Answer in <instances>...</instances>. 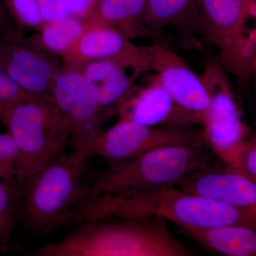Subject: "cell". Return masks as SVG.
I'll return each mask as SVG.
<instances>
[{"label":"cell","mask_w":256,"mask_h":256,"mask_svg":"<svg viewBox=\"0 0 256 256\" xmlns=\"http://www.w3.org/2000/svg\"><path fill=\"white\" fill-rule=\"evenodd\" d=\"M120 217H154L170 220L180 228L242 226L256 230V210L230 206L176 186L84 197L74 204L64 224Z\"/></svg>","instance_id":"cell-1"},{"label":"cell","mask_w":256,"mask_h":256,"mask_svg":"<svg viewBox=\"0 0 256 256\" xmlns=\"http://www.w3.org/2000/svg\"><path fill=\"white\" fill-rule=\"evenodd\" d=\"M100 218L78 224L58 242L46 244L37 256H190L193 252L154 217Z\"/></svg>","instance_id":"cell-2"},{"label":"cell","mask_w":256,"mask_h":256,"mask_svg":"<svg viewBox=\"0 0 256 256\" xmlns=\"http://www.w3.org/2000/svg\"><path fill=\"white\" fill-rule=\"evenodd\" d=\"M220 162L204 137L160 146L130 159L110 162L90 186H84L80 198L176 186L186 176Z\"/></svg>","instance_id":"cell-3"},{"label":"cell","mask_w":256,"mask_h":256,"mask_svg":"<svg viewBox=\"0 0 256 256\" xmlns=\"http://www.w3.org/2000/svg\"><path fill=\"white\" fill-rule=\"evenodd\" d=\"M88 154L74 151L33 174L14 181L16 210L34 232L50 233L63 226L64 218L79 198Z\"/></svg>","instance_id":"cell-4"},{"label":"cell","mask_w":256,"mask_h":256,"mask_svg":"<svg viewBox=\"0 0 256 256\" xmlns=\"http://www.w3.org/2000/svg\"><path fill=\"white\" fill-rule=\"evenodd\" d=\"M18 148L15 178L36 172L63 156L70 127L54 102L30 98L11 111L4 122Z\"/></svg>","instance_id":"cell-5"},{"label":"cell","mask_w":256,"mask_h":256,"mask_svg":"<svg viewBox=\"0 0 256 256\" xmlns=\"http://www.w3.org/2000/svg\"><path fill=\"white\" fill-rule=\"evenodd\" d=\"M200 32L218 48V62L240 90L252 82L256 60V26L242 0H200Z\"/></svg>","instance_id":"cell-6"},{"label":"cell","mask_w":256,"mask_h":256,"mask_svg":"<svg viewBox=\"0 0 256 256\" xmlns=\"http://www.w3.org/2000/svg\"><path fill=\"white\" fill-rule=\"evenodd\" d=\"M200 76L210 97L202 132L207 144L224 163L252 131L242 116L228 72L218 60H207Z\"/></svg>","instance_id":"cell-7"},{"label":"cell","mask_w":256,"mask_h":256,"mask_svg":"<svg viewBox=\"0 0 256 256\" xmlns=\"http://www.w3.org/2000/svg\"><path fill=\"white\" fill-rule=\"evenodd\" d=\"M54 100L70 124L74 151L90 156L106 119L92 82L82 72L62 67L54 88Z\"/></svg>","instance_id":"cell-8"},{"label":"cell","mask_w":256,"mask_h":256,"mask_svg":"<svg viewBox=\"0 0 256 256\" xmlns=\"http://www.w3.org/2000/svg\"><path fill=\"white\" fill-rule=\"evenodd\" d=\"M204 138L202 130L191 127H150L128 120L101 130L92 143L90 154L110 162L134 158L160 146L190 142Z\"/></svg>","instance_id":"cell-9"},{"label":"cell","mask_w":256,"mask_h":256,"mask_svg":"<svg viewBox=\"0 0 256 256\" xmlns=\"http://www.w3.org/2000/svg\"><path fill=\"white\" fill-rule=\"evenodd\" d=\"M0 69L28 96L54 102V88L62 70L54 54L33 42L0 36Z\"/></svg>","instance_id":"cell-10"},{"label":"cell","mask_w":256,"mask_h":256,"mask_svg":"<svg viewBox=\"0 0 256 256\" xmlns=\"http://www.w3.org/2000/svg\"><path fill=\"white\" fill-rule=\"evenodd\" d=\"M60 56L63 68L73 70L96 60H112L140 74L152 70L149 46H138L124 34L108 28H84Z\"/></svg>","instance_id":"cell-11"},{"label":"cell","mask_w":256,"mask_h":256,"mask_svg":"<svg viewBox=\"0 0 256 256\" xmlns=\"http://www.w3.org/2000/svg\"><path fill=\"white\" fill-rule=\"evenodd\" d=\"M152 70L178 106L202 122L210 106V97L201 78L184 60L160 44L149 46Z\"/></svg>","instance_id":"cell-12"},{"label":"cell","mask_w":256,"mask_h":256,"mask_svg":"<svg viewBox=\"0 0 256 256\" xmlns=\"http://www.w3.org/2000/svg\"><path fill=\"white\" fill-rule=\"evenodd\" d=\"M120 120H132L150 127H192L200 120L175 102L156 74L148 85L130 94L118 108Z\"/></svg>","instance_id":"cell-13"},{"label":"cell","mask_w":256,"mask_h":256,"mask_svg":"<svg viewBox=\"0 0 256 256\" xmlns=\"http://www.w3.org/2000/svg\"><path fill=\"white\" fill-rule=\"evenodd\" d=\"M176 186L230 206L256 210V181L226 164L196 172Z\"/></svg>","instance_id":"cell-14"},{"label":"cell","mask_w":256,"mask_h":256,"mask_svg":"<svg viewBox=\"0 0 256 256\" xmlns=\"http://www.w3.org/2000/svg\"><path fill=\"white\" fill-rule=\"evenodd\" d=\"M95 88L106 118L116 114L118 106L133 89L139 76L134 69L112 60H96L79 68Z\"/></svg>","instance_id":"cell-15"},{"label":"cell","mask_w":256,"mask_h":256,"mask_svg":"<svg viewBox=\"0 0 256 256\" xmlns=\"http://www.w3.org/2000/svg\"><path fill=\"white\" fill-rule=\"evenodd\" d=\"M146 3L148 0H97L82 20L84 28H114L131 40L150 37L144 22Z\"/></svg>","instance_id":"cell-16"},{"label":"cell","mask_w":256,"mask_h":256,"mask_svg":"<svg viewBox=\"0 0 256 256\" xmlns=\"http://www.w3.org/2000/svg\"><path fill=\"white\" fill-rule=\"evenodd\" d=\"M210 252L228 256H256V230L242 226L181 228Z\"/></svg>","instance_id":"cell-17"},{"label":"cell","mask_w":256,"mask_h":256,"mask_svg":"<svg viewBox=\"0 0 256 256\" xmlns=\"http://www.w3.org/2000/svg\"><path fill=\"white\" fill-rule=\"evenodd\" d=\"M144 22L152 37L169 26L200 32V0H148Z\"/></svg>","instance_id":"cell-18"},{"label":"cell","mask_w":256,"mask_h":256,"mask_svg":"<svg viewBox=\"0 0 256 256\" xmlns=\"http://www.w3.org/2000/svg\"><path fill=\"white\" fill-rule=\"evenodd\" d=\"M84 31L82 20L70 16L58 22L45 23L42 28L40 42H31L52 53L62 54L75 43Z\"/></svg>","instance_id":"cell-19"},{"label":"cell","mask_w":256,"mask_h":256,"mask_svg":"<svg viewBox=\"0 0 256 256\" xmlns=\"http://www.w3.org/2000/svg\"><path fill=\"white\" fill-rule=\"evenodd\" d=\"M14 181L0 178V250L3 252L10 248L16 222Z\"/></svg>","instance_id":"cell-20"},{"label":"cell","mask_w":256,"mask_h":256,"mask_svg":"<svg viewBox=\"0 0 256 256\" xmlns=\"http://www.w3.org/2000/svg\"><path fill=\"white\" fill-rule=\"evenodd\" d=\"M3 2L22 32L24 28H42L45 24L38 0H3Z\"/></svg>","instance_id":"cell-21"},{"label":"cell","mask_w":256,"mask_h":256,"mask_svg":"<svg viewBox=\"0 0 256 256\" xmlns=\"http://www.w3.org/2000/svg\"><path fill=\"white\" fill-rule=\"evenodd\" d=\"M224 164L256 181V133H250Z\"/></svg>","instance_id":"cell-22"},{"label":"cell","mask_w":256,"mask_h":256,"mask_svg":"<svg viewBox=\"0 0 256 256\" xmlns=\"http://www.w3.org/2000/svg\"><path fill=\"white\" fill-rule=\"evenodd\" d=\"M24 90L0 69V121L4 124L11 111L28 98Z\"/></svg>","instance_id":"cell-23"},{"label":"cell","mask_w":256,"mask_h":256,"mask_svg":"<svg viewBox=\"0 0 256 256\" xmlns=\"http://www.w3.org/2000/svg\"><path fill=\"white\" fill-rule=\"evenodd\" d=\"M18 148L9 132H0V178L6 182L15 180L14 168Z\"/></svg>","instance_id":"cell-24"},{"label":"cell","mask_w":256,"mask_h":256,"mask_svg":"<svg viewBox=\"0 0 256 256\" xmlns=\"http://www.w3.org/2000/svg\"><path fill=\"white\" fill-rule=\"evenodd\" d=\"M45 23L63 21L70 16L68 0H38Z\"/></svg>","instance_id":"cell-25"},{"label":"cell","mask_w":256,"mask_h":256,"mask_svg":"<svg viewBox=\"0 0 256 256\" xmlns=\"http://www.w3.org/2000/svg\"><path fill=\"white\" fill-rule=\"evenodd\" d=\"M0 36L11 40L24 38L23 32L18 30L3 0H0Z\"/></svg>","instance_id":"cell-26"},{"label":"cell","mask_w":256,"mask_h":256,"mask_svg":"<svg viewBox=\"0 0 256 256\" xmlns=\"http://www.w3.org/2000/svg\"><path fill=\"white\" fill-rule=\"evenodd\" d=\"M97 0H68L70 16L84 20L95 5Z\"/></svg>","instance_id":"cell-27"},{"label":"cell","mask_w":256,"mask_h":256,"mask_svg":"<svg viewBox=\"0 0 256 256\" xmlns=\"http://www.w3.org/2000/svg\"><path fill=\"white\" fill-rule=\"evenodd\" d=\"M246 9L248 15L254 24L256 25V0H242Z\"/></svg>","instance_id":"cell-28"},{"label":"cell","mask_w":256,"mask_h":256,"mask_svg":"<svg viewBox=\"0 0 256 256\" xmlns=\"http://www.w3.org/2000/svg\"><path fill=\"white\" fill-rule=\"evenodd\" d=\"M252 82H254V92H255V99H256V111L255 116H254V124H256V60L255 65H254V70H252Z\"/></svg>","instance_id":"cell-29"},{"label":"cell","mask_w":256,"mask_h":256,"mask_svg":"<svg viewBox=\"0 0 256 256\" xmlns=\"http://www.w3.org/2000/svg\"><path fill=\"white\" fill-rule=\"evenodd\" d=\"M0 122H1V121H0Z\"/></svg>","instance_id":"cell-30"}]
</instances>
